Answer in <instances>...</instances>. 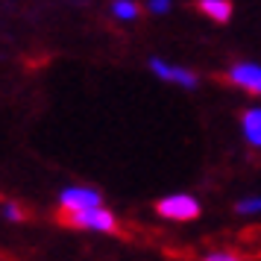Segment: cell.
<instances>
[{
	"instance_id": "12",
	"label": "cell",
	"mask_w": 261,
	"mask_h": 261,
	"mask_svg": "<svg viewBox=\"0 0 261 261\" xmlns=\"http://www.w3.org/2000/svg\"><path fill=\"white\" fill-rule=\"evenodd\" d=\"M205 261H241L238 255H232V252H208L205 255Z\"/></svg>"
},
{
	"instance_id": "5",
	"label": "cell",
	"mask_w": 261,
	"mask_h": 261,
	"mask_svg": "<svg viewBox=\"0 0 261 261\" xmlns=\"http://www.w3.org/2000/svg\"><path fill=\"white\" fill-rule=\"evenodd\" d=\"M150 71L165 80V83H173V85H182V88H197V76L188 71V68H179V65H170L165 59H150Z\"/></svg>"
},
{
	"instance_id": "6",
	"label": "cell",
	"mask_w": 261,
	"mask_h": 261,
	"mask_svg": "<svg viewBox=\"0 0 261 261\" xmlns=\"http://www.w3.org/2000/svg\"><path fill=\"white\" fill-rule=\"evenodd\" d=\"M241 129L252 147H261V106H252L241 115Z\"/></svg>"
},
{
	"instance_id": "3",
	"label": "cell",
	"mask_w": 261,
	"mask_h": 261,
	"mask_svg": "<svg viewBox=\"0 0 261 261\" xmlns=\"http://www.w3.org/2000/svg\"><path fill=\"white\" fill-rule=\"evenodd\" d=\"M59 205L65 212H83V208H94V205H103V197L100 191L85 188V185H71L59 194Z\"/></svg>"
},
{
	"instance_id": "10",
	"label": "cell",
	"mask_w": 261,
	"mask_h": 261,
	"mask_svg": "<svg viewBox=\"0 0 261 261\" xmlns=\"http://www.w3.org/2000/svg\"><path fill=\"white\" fill-rule=\"evenodd\" d=\"M3 217H6V220H12V223H18L24 214H21V208H18L15 202H6V205H3Z\"/></svg>"
},
{
	"instance_id": "7",
	"label": "cell",
	"mask_w": 261,
	"mask_h": 261,
	"mask_svg": "<svg viewBox=\"0 0 261 261\" xmlns=\"http://www.w3.org/2000/svg\"><path fill=\"white\" fill-rule=\"evenodd\" d=\"M197 9L214 24H226L232 18V3L229 0H197Z\"/></svg>"
},
{
	"instance_id": "8",
	"label": "cell",
	"mask_w": 261,
	"mask_h": 261,
	"mask_svg": "<svg viewBox=\"0 0 261 261\" xmlns=\"http://www.w3.org/2000/svg\"><path fill=\"white\" fill-rule=\"evenodd\" d=\"M112 15L118 21H135L138 18V6H135V0H115L112 3Z\"/></svg>"
},
{
	"instance_id": "4",
	"label": "cell",
	"mask_w": 261,
	"mask_h": 261,
	"mask_svg": "<svg viewBox=\"0 0 261 261\" xmlns=\"http://www.w3.org/2000/svg\"><path fill=\"white\" fill-rule=\"evenodd\" d=\"M229 83L249 91V94L261 97V65H255V62H238V65H232Z\"/></svg>"
},
{
	"instance_id": "11",
	"label": "cell",
	"mask_w": 261,
	"mask_h": 261,
	"mask_svg": "<svg viewBox=\"0 0 261 261\" xmlns=\"http://www.w3.org/2000/svg\"><path fill=\"white\" fill-rule=\"evenodd\" d=\"M147 9L153 15H165L170 9V0H147Z\"/></svg>"
},
{
	"instance_id": "2",
	"label": "cell",
	"mask_w": 261,
	"mask_h": 261,
	"mask_svg": "<svg viewBox=\"0 0 261 261\" xmlns=\"http://www.w3.org/2000/svg\"><path fill=\"white\" fill-rule=\"evenodd\" d=\"M155 212L167 220H194L200 214V202L188 194H170L155 202Z\"/></svg>"
},
{
	"instance_id": "1",
	"label": "cell",
	"mask_w": 261,
	"mask_h": 261,
	"mask_svg": "<svg viewBox=\"0 0 261 261\" xmlns=\"http://www.w3.org/2000/svg\"><path fill=\"white\" fill-rule=\"evenodd\" d=\"M68 220L80 229H91V232H115L118 220L106 205H94V208H83V212H68Z\"/></svg>"
},
{
	"instance_id": "9",
	"label": "cell",
	"mask_w": 261,
	"mask_h": 261,
	"mask_svg": "<svg viewBox=\"0 0 261 261\" xmlns=\"http://www.w3.org/2000/svg\"><path fill=\"white\" fill-rule=\"evenodd\" d=\"M235 212H238V214H261V194H255V197H244V200H238Z\"/></svg>"
}]
</instances>
